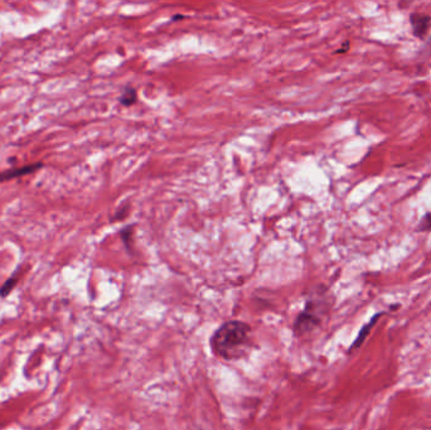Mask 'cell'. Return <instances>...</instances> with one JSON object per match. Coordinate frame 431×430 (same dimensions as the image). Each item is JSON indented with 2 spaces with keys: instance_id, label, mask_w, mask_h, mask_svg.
<instances>
[{
  "instance_id": "cell-4",
  "label": "cell",
  "mask_w": 431,
  "mask_h": 430,
  "mask_svg": "<svg viewBox=\"0 0 431 430\" xmlns=\"http://www.w3.org/2000/svg\"><path fill=\"white\" fill-rule=\"evenodd\" d=\"M410 24L413 28V34L419 40H423L430 31L431 16L426 13L415 12L410 14Z\"/></svg>"
},
{
  "instance_id": "cell-6",
  "label": "cell",
  "mask_w": 431,
  "mask_h": 430,
  "mask_svg": "<svg viewBox=\"0 0 431 430\" xmlns=\"http://www.w3.org/2000/svg\"><path fill=\"white\" fill-rule=\"evenodd\" d=\"M16 283H18V277H16V273L3 284V287L0 288V296H1V298H5L7 295L10 294L12 290L16 287Z\"/></svg>"
},
{
  "instance_id": "cell-5",
  "label": "cell",
  "mask_w": 431,
  "mask_h": 430,
  "mask_svg": "<svg viewBox=\"0 0 431 430\" xmlns=\"http://www.w3.org/2000/svg\"><path fill=\"white\" fill-rule=\"evenodd\" d=\"M136 101V90L134 88H125L122 95L120 96V104L124 106H130Z\"/></svg>"
},
{
  "instance_id": "cell-2",
  "label": "cell",
  "mask_w": 431,
  "mask_h": 430,
  "mask_svg": "<svg viewBox=\"0 0 431 430\" xmlns=\"http://www.w3.org/2000/svg\"><path fill=\"white\" fill-rule=\"evenodd\" d=\"M326 304L320 303L318 299H311L305 304L304 309L296 319L294 333L298 337L309 335L315 328H318L324 316Z\"/></svg>"
},
{
  "instance_id": "cell-8",
  "label": "cell",
  "mask_w": 431,
  "mask_h": 430,
  "mask_svg": "<svg viewBox=\"0 0 431 430\" xmlns=\"http://www.w3.org/2000/svg\"><path fill=\"white\" fill-rule=\"evenodd\" d=\"M376 319H377V317H375V319H374V320H372V322H371V323H369L368 326L363 327V328H362V331H361V333H359L358 337H357V340H356V342H354V344L352 346L353 349H354V347H357L359 343L362 342V341L365 340V337H366V335H367L368 333V331H369V327L374 326V323H375Z\"/></svg>"
},
{
  "instance_id": "cell-3",
  "label": "cell",
  "mask_w": 431,
  "mask_h": 430,
  "mask_svg": "<svg viewBox=\"0 0 431 430\" xmlns=\"http://www.w3.org/2000/svg\"><path fill=\"white\" fill-rule=\"evenodd\" d=\"M43 167H44L43 162H37V163H32L28 166H23V167L9 168L7 170H1L0 172V184L8 182V181L16 179V178H21L24 175H33Z\"/></svg>"
},
{
  "instance_id": "cell-1",
  "label": "cell",
  "mask_w": 431,
  "mask_h": 430,
  "mask_svg": "<svg viewBox=\"0 0 431 430\" xmlns=\"http://www.w3.org/2000/svg\"><path fill=\"white\" fill-rule=\"evenodd\" d=\"M251 327L242 320H228L218 327L211 337V350L220 359H242L251 349Z\"/></svg>"
},
{
  "instance_id": "cell-7",
  "label": "cell",
  "mask_w": 431,
  "mask_h": 430,
  "mask_svg": "<svg viewBox=\"0 0 431 430\" xmlns=\"http://www.w3.org/2000/svg\"><path fill=\"white\" fill-rule=\"evenodd\" d=\"M419 232H431V212H426L417 226Z\"/></svg>"
}]
</instances>
